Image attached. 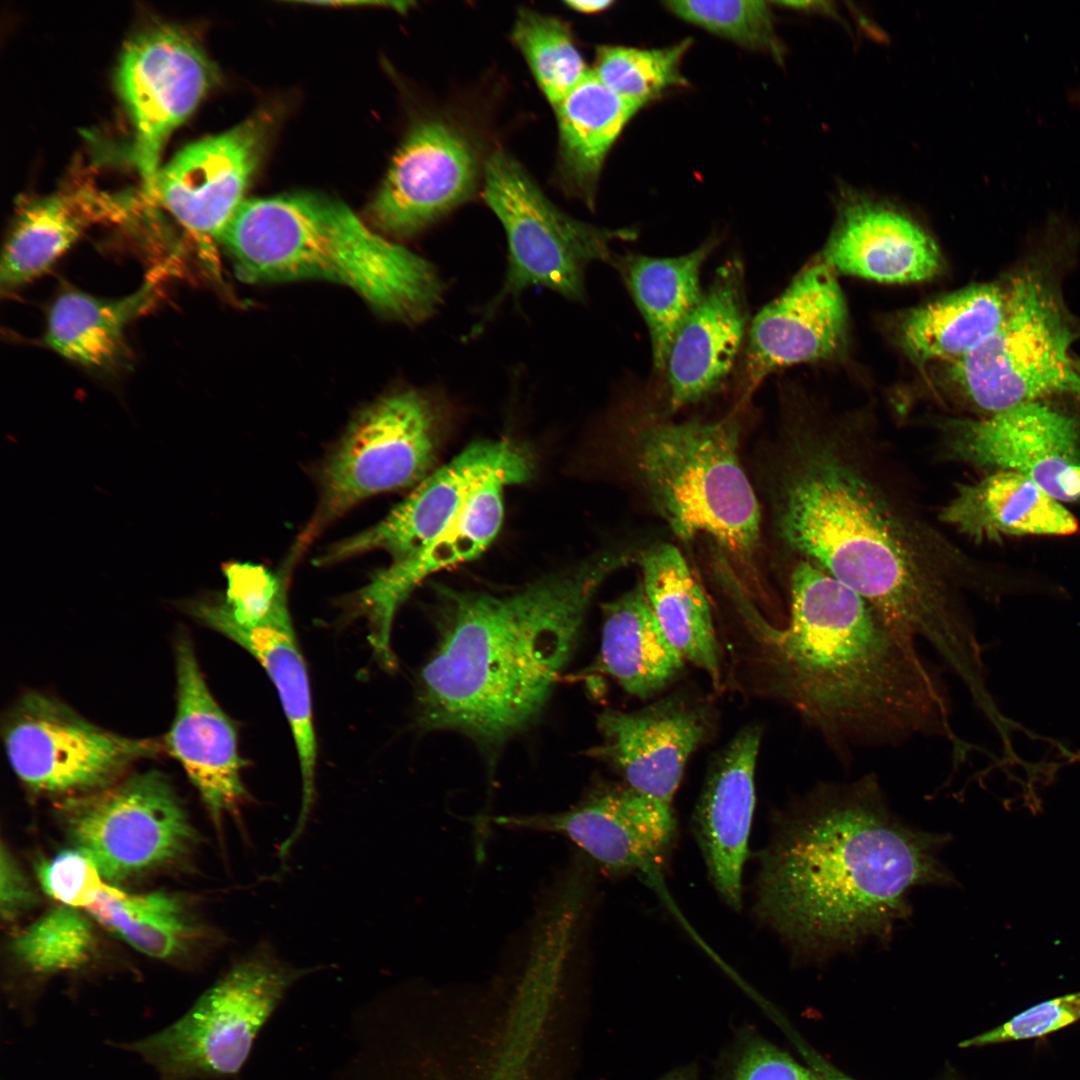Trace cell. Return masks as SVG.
Here are the masks:
<instances>
[{
  "label": "cell",
  "instance_id": "13",
  "mask_svg": "<svg viewBox=\"0 0 1080 1080\" xmlns=\"http://www.w3.org/2000/svg\"><path fill=\"white\" fill-rule=\"evenodd\" d=\"M944 460L1021 474L1063 502L1080 499V421L1045 400L935 422Z\"/></svg>",
  "mask_w": 1080,
  "mask_h": 1080
},
{
  "label": "cell",
  "instance_id": "5",
  "mask_svg": "<svg viewBox=\"0 0 1080 1080\" xmlns=\"http://www.w3.org/2000/svg\"><path fill=\"white\" fill-rule=\"evenodd\" d=\"M218 241L246 282L338 283L376 311L406 323L428 319L443 302L444 282L433 264L326 195L244 199Z\"/></svg>",
  "mask_w": 1080,
  "mask_h": 1080
},
{
  "label": "cell",
  "instance_id": "35",
  "mask_svg": "<svg viewBox=\"0 0 1080 1080\" xmlns=\"http://www.w3.org/2000/svg\"><path fill=\"white\" fill-rule=\"evenodd\" d=\"M85 910L111 933L155 959L176 956L194 933L179 901L162 892L130 894L107 883Z\"/></svg>",
  "mask_w": 1080,
  "mask_h": 1080
},
{
  "label": "cell",
  "instance_id": "19",
  "mask_svg": "<svg viewBox=\"0 0 1080 1080\" xmlns=\"http://www.w3.org/2000/svg\"><path fill=\"white\" fill-rule=\"evenodd\" d=\"M712 723L705 702L680 693L631 712L608 709L597 718L601 741L587 754L609 764L631 789L673 806L686 764Z\"/></svg>",
  "mask_w": 1080,
  "mask_h": 1080
},
{
  "label": "cell",
  "instance_id": "10",
  "mask_svg": "<svg viewBox=\"0 0 1080 1080\" xmlns=\"http://www.w3.org/2000/svg\"><path fill=\"white\" fill-rule=\"evenodd\" d=\"M75 848L103 878L119 882L170 864L196 840L182 801L157 770L121 777L58 806Z\"/></svg>",
  "mask_w": 1080,
  "mask_h": 1080
},
{
  "label": "cell",
  "instance_id": "4",
  "mask_svg": "<svg viewBox=\"0 0 1080 1080\" xmlns=\"http://www.w3.org/2000/svg\"><path fill=\"white\" fill-rule=\"evenodd\" d=\"M636 557L632 548L607 550L504 595L439 587L418 727L459 731L488 751L527 728L569 662L596 591Z\"/></svg>",
  "mask_w": 1080,
  "mask_h": 1080
},
{
  "label": "cell",
  "instance_id": "16",
  "mask_svg": "<svg viewBox=\"0 0 1080 1080\" xmlns=\"http://www.w3.org/2000/svg\"><path fill=\"white\" fill-rule=\"evenodd\" d=\"M494 822L564 835L611 876L660 869L677 835L672 805L648 798L623 782L599 786L566 811L499 816Z\"/></svg>",
  "mask_w": 1080,
  "mask_h": 1080
},
{
  "label": "cell",
  "instance_id": "31",
  "mask_svg": "<svg viewBox=\"0 0 1080 1080\" xmlns=\"http://www.w3.org/2000/svg\"><path fill=\"white\" fill-rule=\"evenodd\" d=\"M155 279L116 299L68 289L52 303L44 343L63 358L87 369L113 372L129 359L127 326L146 311L156 297Z\"/></svg>",
  "mask_w": 1080,
  "mask_h": 1080
},
{
  "label": "cell",
  "instance_id": "38",
  "mask_svg": "<svg viewBox=\"0 0 1080 1080\" xmlns=\"http://www.w3.org/2000/svg\"><path fill=\"white\" fill-rule=\"evenodd\" d=\"M20 962L38 975L79 969L91 958L95 935L90 922L75 908L49 911L20 932L12 942Z\"/></svg>",
  "mask_w": 1080,
  "mask_h": 1080
},
{
  "label": "cell",
  "instance_id": "3",
  "mask_svg": "<svg viewBox=\"0 0 1080 1080\" xmlns=\"http://www.w3.org/2000/svg\"><path fill=\"white\" fill-rule=\"evenodd\" d=\"M767 693L789 706L840 756L940 738L953 760L971 746L955 732L942 678L918 640L861 595L813 563L799 560L789 578L784 626L756 617Z\"/></svg>",
  "mask_w": 1080,
  "mask_h": 1080
},
{
  "label": "cell",
  "instance_id": "32",
  "mask_svg": "<svg viewBox=\"0 0 1080 1080\" xmlns=\"http://www.w3.org/2000/svg\"><path fill=\"white\" fill-rule=\"evenodd\" d=\"M716 246L711 238L674 257L613 255L611 263L646 324L657 372L664 371L678 329L702 296L701 270Z\"/></svg>",
  "mask_w": 1080,
  "mask_h": 1080
},
{
  "label": "cell",
  "instance_id": "29",
  "mask_svg": "<svg viewBox=\"0 0 1080 1080\" xmlns=\"http://www.w3.org/2000/svg\"><path fill=\"white\" fill-rule=\"evenodd\" d=\"M602 610L597 664L628 694L647 698L681 673L685 659L665 635L641 580Z\"/></svg>",
  "mask_w": 1080,
  "mask_h": 1080
},
{
  "label": "cell",
  "instance_id": "7",
  "mask_svg": "<svg viewBox=\"0 0 1080 1080\" xmlns=\"http://www.w3.org/2000/svg\"><path fill=\"white\" fill-rule=\"evenodd\" d=\"M1006 305L997 329L948 364L958 401L984 417L1068 395L1080 400L1070 349L1079 331L1047 264L1029 262L1003 282Z\"/></svg>",
  "mask_w": 1080,
  "mask_h": 1080
},
{
  "label": "cell",
  "instance_id": "9",
  "mask_svg": "<svg viewBox=\"0 0 1080 1080\" xmlns=\"http://www.w3.org/2000/svg\"><path fill=\"white\" fill-rule=\"evenodd\" d=\"M484 176V199L504 228L509 250L505 282L492 309L531 286L582 300L587 266L611 262V244L636 235L632 229H603L565 214L502 150L488 158Z\"/></svg>",
  "mask_w": 1080,
  "mask_h": 1080
},
{
  "label": "cell",
  "instance_id": "33",
  "mask_svg": "<svg viewBox=\"0 0 1080 1080\" xmlns=\"http://www.w3.org/2000/svg\"><path fill=\"white\" fill-rule=\"evenodd\" d=\"M1006 305L1003 282L975 284L906 313L899 342L918 364L953 363L984 342L1001 323Z\"/></svg>",
  "mask_w": 1080,
  "mask_h": 1080
},
{
  "label": "cell",
  "instance_id": "47",
  "mask_svg": "<svg viewBox=\"0 0 1080 1080\" xmlns=\"http://www.w3.org/2000/svg\"><path fill=\"white\" fill-rule=\"evenodd\" d=\"M1072 364H1073L1074 369L1076 370V372L1080 376V358H1074L1073 357Z\"/></svg>",
  "mask_w": 1080,
  "mask_h": 1080
},
{
  "label": "cell",
  "instance_id": "24",
  "mask_svg": "<svg viewBox=\"0 0 1080 1080\" xmlns=\"http://www.w3.org/2000/svg\"><path fill=\"white\" fill-rule=\"evenodd\" d=\"M504 476L482 483L454 522L416 556L390 563L358 593L357 610L367 619L368 639L387 668L395 664L391 633L395 615L413 589L429 575L478 557L497 535L503 519Z\"/></svg>",
  "mask_w": 1080,
  "mask_h": 1080
},
{
  "label": "cell",
  "instance_id": "11",
  "mask_svg": "<svg viewBox=\"0 0 1080 1080\" xmlns=\"http://www.w3.org/2000/svg\"><path fill=\"white\" fill-rule=\"evenodd\" d=\"M3 741L12 770L29 790L65 798L107 787L135 761L164 750L162 741L106 730L40 692L24 694L12 707Z\"/></svg>",
  "mask_w": 1080,
  "mask_h": 1080
},
{
  "label": "cell",
  "instance_id": "45",
  "mask_svg": "<svg viewBox=\"0 0 1080 1080\" xmlns=\"http://www.w3.org/2000/svg\"><path fill=\"white\" fill-rule=\"evenodd\" d=\"M565 4L575 11L588 14L603 11L609 8L613 2L609 0H570L566 1Z\"/></svg>",
  "mask_w": 1080,
  "mask_h": 1080
},
{
  "label": "cell",
  "instance_id": "42",
  "mask_svg": "<svg viewBox=\"0 0 1080 1080\" xmlns=\"http://www.w3.org/2000/svg\"><path fill=\"white\" fill-rule=\"evenodd\" d=\"M728 1080H824L814 1069L802 1066L789 1054L758 1035L741 1041Z\"/></svg>",
  "mask_w": 1080,
  "mask_h": 1080
},
{
  "label": "cell",
  "instance_id": "6",
  "mask_svg": "<svg viewBox=\"0 0 1080 1080\" xmlns=\"http://www.w3.org/2000/svg\"><path fill=\"white\" fill-rule=\"evenodd\" d=\"M736 414L715 421L648 416L632 427L629 457L641 489L681 540L705 535L752 570L761 510L739 457Z\"/></svg>",
  "mask_w": 1080,
  "mask_h": 1080
},
{
  "label": "cell",
  "instance_id": "2",
  "mask_svg": "<svg viewBox=\"0 0 1080 1080\" xmlns=\"http://www.w3.org/2000/svg\"><path fill=\"white\" fill-rule=\"evenodd\" d=\"M947 835L904 823L874 774L823 782L774 817L759 855L755 916L799 962L885 944L923 886H951Z\"/></svg>",
  "mask_w": 1080,
  "mask_h": 1080
},
{
  "label": "cell",
  "instance_id": "28",
  "mask_svg": "<svg viewBox=\"0 0 1080 1080\" xmlns=\"http://www.w3.org/2000/svg\"><path fill=\"white\" fill-rule=\"evenodd\" d=\"M124 208L122 201L85 188L60 191L26 204L3 247L2 291L15 290L46 273L88 227L124 215Z\"/></svg>",
  "mask_w": 1080,
  "mask_h": 1080
},
{
  "label": "cell",
  "instance_id": "27",
  "mask_svg": "<svg viewBox=\"0 0 1080 1080\" xmlns=\"http://www.w3.org/2000/svg\"><path fill=\"white\" fill-rule=\"evenodd\" d=\"M938 521L975 543L1015 536H1066L1078 530L1072 513L1021 474L995 471L957 483Z\"/></svg>",
  "mask_w": 1080,
  "mask_h": 1080
},
{
  "label": "cell",
  "instance_id": "26",
  "mask_svg": "<svg viewBox=\"0 0 1080 1080\" xmlns=\"http://www.w3.org/2000/svg\"><path fill=\"white\" fill-rule=\"evenodd\" d=\"M820 260L833 272L885 283L927 280L941 267L934 240L909 216L847 191Z\"/></svg>",
  "mask_w": 1080,
  "mask_h": 1080
},
{
  "label": "cell",
  "instance_id": "17",
  "mask_svg": "<svg viewBox=\"0 0 1080 1080\" xmlns=\"http://www.w3.org/2000/svg\"><path fill=\"white\" fill-rule=\"evenodd\" d=\"M272 118L259 112L221 134L193 142L160 169L158 200L204 246L219 236L244 200L262 159Z\"/></svg>",
  "mask_w": 1080,
  "mask_h": 1080
},
{
  "label": "cell",
  "instance_id": "12",
  "mask_svg": "<svg viewBox=\"0 0 1080 1080\" xmlns=\"http://www.w3.org/2000/svg\"><path fill=\"white\" fill-rule=\"evenodd\" d=\"M439 416L433 399L417 390L395 392L363 410L324 463L313 528L376 494L420 483L434 463Z\"/></svg>",
  "mask_w": 1080,
  "mask_h": 1080
},
{
  "label": "cell",
  "instance_id": "30",
  "mask_svg": "<svg viewBox=\"0 0 1080 1080\" xmlns=\"http://www.w3.org/2000/svg\"><path fill=\"white\" fill-rule=\"evenodd\" d=\"M636 562L649 603L669 641L690 662L721 683L720 646L708 600L677 547L652 545Z\"/></svg>",
  "mask_w": 1080,
  "mask_h": 1080
},
{
  "label": "cell",
  "instance_id": "44",
  "mask_svg": "<svg viewBox=\"0 0 1080 1080\" xmlns=\"http://www.w3.org/2000/svg\"><path fill=\"white\" fill-rule=\"evenodd\" d=\"M811 1058V1066L816 1069L824 1078V1080H854L849 1076L843 1074L835 1067L829 1065L825 1060L819 1056H809Z\"/></svg>",
  "mask_w": 1080,
  "mask_h": 1080
},
{
  "label": "cell",
  "instance_id": "20",
  "mask_svg": "<svg viewBox=\"0 0 1080 1080\" xmlns=\"http://www.w3.org/2000/svg\"><path fill=\"white\" fill-rule=\"evenodd\" d=\"M847 308L835 273L821 260L804 267L751 320L744 351V392L775 371L828 360L846 344Z\"/></svg>",
  "mask_w": 1080,
  "mask_h": 1080
},
{
  "label": "cell",
  "instance_id": "18",
  "mask_svg": "<svg viewBox=\"0 0 1080 1080\" xmlns=\"http://www.w3.org/2000/svg\"><path fill=\"white\" fill-rule=\"evenodd\" d=\"M477 179L478 161L467 138L444 121H422L395 153L370 204V219L390 235H415L468 200Z\"/></svg>",
  "mask_w": 1080,
  "mask_h": 1080
},
{
  "label": "cell",
  "instance_id": "41",
  "mask_svg": "<svg viewBox=\"0 0 1080 1080\" xmlns=\"http://www.w3.org/2000/svg\"><path fill=\"white\" fill-rule=\"evenodd\" d=\"M1080 1019V992L1039 1003L1017 1014L1004 1024L965 1040L961 1047H979L997 1043L1043 1037Z\"/></svg>",
  "mask_w": 1080,
  "mask_h": 1080
},
{
  "label": "cell",
  "instance_id": "36",
  "mask_svg": "<svg viewBox=\"0 0 1080 1080\" xmlns=\"http://www.w3.org/2000/svg\"><path fill=\"white\" fill-rule=\"evenodd\" d=\"M512 38L553 107L590 71L568 26L556 17L521 9Z\"/></svg>",
  "mask_w": 1080,
  "mask_h": 1080
},
{
  "label": "cell",
  "instance_id": "8",
  "mask_svg": "<svg viewBox=\"0 0 1080 1080\" xmlns=\"http://www.w3.org/2000/svg\"><path fill=\"white\" fill-rule=\"evenodd\" d=\"M261 946L236 962L173 1024L123 1047L161 1080H217L237 1074L287 991L307 973Z\"/></svg>",
  "mask_w": 1080,
  "mask_h": 1080
},
{
  "label": "cell",
  "instance_id": "23",
  "mask_svg": "<svg viewBox=\"0 0 1080 1080\" xmlns=\"http://www.w3.org/2000/svg\"><path fill=\"white\" fill-rule=\"evenodd\" d=\"M761 728L750 724L711 760L693 814L694 833L721 899L738 910L755 807Z\"/></svg>",
  "mask_w": 1080,
  "mask_h": 1080
},
{
  "label": "cell",
  "instance_id": "14",
  "mask_svg": "<svg viewBox=\"0 0 1080 1080\" xmlns=\"http://www.w3.org/2000/svg\"><path fill=\"white\" fill-rule=\"evenodd\" d=\"M218 79L214 63L200 45L173 26L150 28L124 48L117 84L134 124V161L149 197H153L167 138Z\"/></svg>",
  "mask_w": 1080,
  "mask_h": 1080
},
{
  "label": "cell",
  "instance_id": "46",
  "mask_svg": "<svg viewBox=\"0 0 1080 1080\" xmlns=\"http://www.w3.org/2000/svg\"><path fill=\"white\" fill-rule=\"evenodd\" d=\"M660 1080H698L697 1072L693 1066L678 1067L667 1073Z\"/></svg>",
  "mask_w": 1080,
  "mask_h": 1080
},
{
  "label": "cell",
  "instance_id": "22",
  "mask_svg": "<svg viewBox=\"0 0 1080 1080\" xmlns=\"http://www.w3.org/2000/svg\"><path fill=\"white\" fill-rule=\"evenodd\" d=\"M188 610L203 624L247 650L274 684L289 722L302 779V803L295 836L310 814L315 795L317 742L306 664L288 609L287 591L265 613L239 618L218 599L190 602Z\"/></svg>",
  "mask_w": 1080,
  "mask_h": 1080
},
{
  "label": "cell",
  "instance_id": "15",
  "mask_svg": "<svg viewBox=\"0 0 1080 1080\" xmlns=\"http://www.w3.org/2000/svg\"><path fill=\"white\" fill-rule=\"evenodd\" d=\"M533 471L534 462L525 448L507 440L475 442L427 475L383 520L333 545L318 563L330 564L374 550L387 552L391 563L408 560L454 522L482 483L497 476L522 483Z\"/></svg>",
  "mask_w": 1080,
  "mask_h": 1080
},
{
  "label": "cell",
  "instance_id": "25",
  "mask_svg": "<svg viewBox=\"0 0 1080 1080\" xmlns=\"http://www.w3.org/2000/svg\"><path fill=\"white\" fill-rule=\"evenodd\" d=\"M744 269L721 265L678 329L664 372L670 411L716 392L731 373L749 329Z\"/></svg>",
  "mask_w": 1080,
  "mask_h": 1080
},
{
  "label": "cell",
  "instance_id": "40",
  "mask_svg": "<svg viewBox=\"0 0 1080 1080\" xmlns=\"http://www.w3.org/2000/svg\"><path fill=\"white\" fill-rule=\"evenodd\" d=\"M36 874L47 895L75 909L88 908L107 885L94 862L78 849L41 860Z\"/></svg>",
  "mask_w": 1080,
  "mask_h": 1080
},
{
  "label": "cell",
  "instance_id": "34",
  "mask_svg": "<svg viewBox=\"0 0 1080 1080\" xmlns=\"http://www.w3.org/2000/svg\"><path fill=\"white\" fill-rule=\"evenodd\" d=\"M641 107L608 88L592 70L554 107L562 174L588 205L608 151Z\"/></svg>",
  "mask_w": 1080,
  "mask_h": 1080
},
{
  "label": "cell",
  "instance_id": "43",
  "mask_svg": "<svg viewBox=\"0 0 1080 1080\" xmlns=\"http://www.w3.org/2000/svg\"><path fill=\"white\" fill-rule=\"evenodd\" d=\"M34 895L21 869L10 852L1 848V914L8 921L23 913L33 902Z\"/></svg>",
  "mask_w": 1080,
  "mask_h": 1080
},
{
  "label": "cell",
  "instance_id": "39",
  "mask_svg": "<svg viewBox=\"0 0 1080 1080\" xmlns=\"http://www.w3.org/2000/svg\"><path fill=\"white\" fill-rule=\"evenodd\" d=\"M679 18L735 43L782 60L768 3L760 0H680L665 2Z\"/></svg>",
  "mask_w": 1080,
  "mask_h": 1080
},
{
  "label": "cell",
  "instance_id": "21",
  "mask_svg": "<svg viewBox=\"0 0 1080 1080\" xmlns=\"http://www.w3.org/2000/svg\"><path fill=\"white\" fill-rule=\"evenodd\" d=\"M176 711L163 746L183 767L211 817L236 812L248 792L237 731L214 699L190 639L176 642Z\"/></svg>",
  "mask_w": 1080,
  "mask_h": 1080
},
{
  "label": "cell",
  "instance_id": "37",
  "mask_svg": "<svg viewBox=\"0 0 1080 1080\" xmlns=\"http://www.w3.org/2000/svg\"><path fill=\"white\" fill-rule=\"evenodd\" d=\"M690 43L656 49L602 46L592 71L612 91L643 106L671 87L686 85L681 65Z\"/></svg>",
  "mask_w": 1080,
  "mask_h": 1080
},
{
  "label": "cell",
  "instance_id": "1",
  "mask_svg": "<svg viewBox=\"0 0 1080 1080\" xmlns=\"http://www.w3.org/2000/svg\"><path fill=\"white\" fill-rule=\"evenodd\" d=\"M776 464L783 543L968 675L980 659L964 598L976 568L928 517L888 443L856 422L799 418Z\"/></svg>",
  "mask_w": 1080,
  "mask_h": 1080
}]
</instances>
